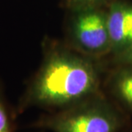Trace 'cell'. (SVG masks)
I'll return each instance as SVG.
<instances>
[{
    "label": "cell",
    "mask_w": 132,
    "mask_h": 132,
    "mask_svg": "<svg viewBox=\"0 0 132 132\" xmlns=\"http://www.w3.org/2000/svg\"><path fill=\"white\" fill-rule=\"evenodd\" d=\"M99 85L98 71L87 55L56 48L46 55L15 112L20 114L32 107L59 111L100 93Z\"/></svg>",
    "instance_id": "1"
},
{
    "label": "cell",
    "mask_w": 132,
    "mask_h": 132,
    "mask_svg": "<svg viewBox=\"0 0 132 132\" xmlns=\"http://www.w3.org/2000/svg\"><path fill=\"white\" fill-rule=\"evenodd\" d=\"M129 116L101 92L59 111L48 112L32 125L47 132H122Z\"/></svg>",
    "instance_id": "2"
},
{
    "label": "cell",
    "mask_w": 132,
    "mask_h": 132,
    "mask_svg": "<svg viewBox=\"0 0 132 132\" xmlns=\"http://www.w3.org/2000/svg\"><path fill=\"white\" fill-rule=\"evenodd\" d=\"M71 36L75 47L85 55L100 56L111 52L107 12L100 8L75 10Z\"/></svg>",
    "instance_id": "3"
},
{
    "label": "cell",
    "mask_w": 132,
    "mask_h": 132,
    "mask_svg": "<svg viewBox=\"0 0 132 132\" xmlns=\"http://www.w3.org/2000/svg\"><path fill=\"white\" fill-rule=\"evenodd\" d=\"M107 23L111 52L120 57L132 35V6L121 2L113 3L107 11Z\"/></svg>",
    "instance_id": "4"
},
{
    "label": "cell",
    "mask_w": 132,
    "mask_h": 132,
    "mask_svg": "<svg viewBox=\"0 0 132 132\" xmlns=\"http://www.w3.org/2000/svg\"><path fill=\"white\" fill-rule=\"evenodd\" d=\"M110 91L112 100L130 117L132 115V65L118 71L114 76Z\"/></svg>",
    "instance_id": "5"
},
{
    "label": "cell",
    "mask_w": 132,
    "mask_h": 132,
    "mask_svg": "<svg viewBox=\"0 0 132 132\" xmlns=\"http://www.w3.org/2000/svg\"><path fill=\"white\" fill-rule=\"evenodd\" d=\"M16 112L11 110L0 87V132H15Z\"/></svg>",
    "instance_id": "6"
},
{
    "label": "cell",
    "mask_w": 132,
    "mask_h": 132,
    "mask_svg": "<svg viewBox=\"0 0 132 132\" xmlns=\"http://www.w3.org/2000/svg\"><path fill=\"white\" fill-rule=\"evenodd\" d=\"M107 0H67L70 7L75 10L87 8H100Z\"/></svg>",
    "instance_id": "7"
},
{
    "label": "cell",
    "mask_w": 132,
    "mask_h": 132,
    "mask_svg": "<svg viewBox=\"0 0 132 132\" xmlns=\"http://www.w3.org/2000/svg\"><path fill=\"white\" fill-rule=\"evenodd\" d=\"M119 57L121 60H123V62L132 65V38L126 51Z\"/></svg>",
    "instance_id": "8"
},
{
    "label": "cell",
    "mask_w": 132,
    "mask_h": 132,
    "mask_svg": "<svg viewBox=\"0 0 132 132\" xmlns=\"http://www.w3.org/2000/svg\"><path fill=\"white\" fill-rule=\"evenodd\" d=\"M122 132H132V128H131V126H130V127H128V128H126V130H124V131Z\"/></svg>",
    "instance_id": "9"
}]
</instances>
